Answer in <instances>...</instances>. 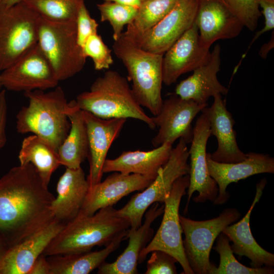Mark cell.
Instances as JSON below:
<instances>
[{"label":"cell","mask_w":274,"mask_h":274,"mask_svg":"<svg viewBox=\"0 0 274 274\" xmlns=\"http://www.w3.org/2000/svg\"><path fill=\"white\" fill-rule=\"evenodd\" d=\"M30 163L11 168L0 178V234L9 249L54 218V199Z\"/></svg>","instance_id":"1"},{"label":"cell","mask_w":274,"mask_h":274,"mask_svg":"<svg viewBox=\"0 0 274 274\" xmlns=\"http://www.w3.org/2000/svg\"><path fill=\"white\" fill-rule=\"evenodd\" d=\"M130 225L120 217L113 206L98 210L92 215L78 214L65 224L43 254L45 256L91 251L95 246H107L126 234Z\"/></svg>","instance_id":"2"},{"label":"cell","mask_w":274,"mask_h":274,"mask_svg":"<svg viewBox=\"0 0 274 274\" xmlns=\"http://www.w3.org/2000/svg\"><path fill=\"white\" fill-rule=\"evenodd\" d=\"M24 95L28 104L16 115L17 132L37 135L58 153L70 129L68 115L73 100L67 102L60 86L47 92L40 90L25 92Z\"/></svg>","instance_id":"3"},{"label":"cell","mask_w":274,"mask_h":274,"mask_svg":"<svg viewBox=\"0 0 274 274\" xmlns=\"http://www.w3.org/2000/svg\"><path fill=\"white\" fill-rule=\"evenodd\" d=\"M75 100L80 110L99 118H131L152 129L156 128L152 117L135 99L126 78L116 71H107L97 78L89 90L78 94Z\"/></svg>","instance_id":"4"},{"label":"cell","mask_w":274,"mask_h":274,"mask_svg":"<svg viewBox=\"0 0 274 274\" xmlns=\"http://www.w3.org/2000/svg\"><path fill=\"white\" fill-rule=\"evenodd\" d=\"M113 50L125 66L131 91L139 104L157 115L163 102L161 96L163 55L145 51L124 33L114 41Z\"/></svg>","instance_id":"5"},{"label":"cell","mask_w":274,"mask_h":274,"mask_svg":"<svg viewBox=\"0 0 274 274\" xmlns=\"http://www.w3.org/2000/svg\"><path fill=\"white\" fill-rule=\"evenodd\" d=\"M38 44L59 82L83 68L86 58L77 38L76 21H56L40 16Z\"/></svg>","instance_id":"6"},{"label":"cell","mask_w":274,"mask_h":274,"mask_svg":"<svg viewBox=\"0 0 274 274\" xmlns=\"http://www.w3.org/2000/svg\"><path fill=\"white\" fill-rule=\"evenodd\" d=\"M188 158L187 143L180 138L176 147L172 148L168 161L160 169L153 181L141 192L133 195L123 207L117 210L118 216L129 221L130 228H138L148 209L155 202L164 203L175 181L189 174Z\"/></svg>","instance_id":"7"},{"label":"cell","mask_w":274,"mask_h":274,"mask_svg":"<svg viewBox=\"0 0 274 274\" xmlns=\"http://www.w3.org/2000/svg\"><path fill=\"white\" fill-rule=\"evenodd\" d=\"M40 16L22 2L0 8V71L38 44Z\"/></svg>","instance_id":"8"},{"label":"cell","mask_w":274,"mask_h":274,"mask_svg":"<svg viewBox=\"0 0 274 274\" xmlns=\"http://www.w3.org/2000/svg\"><path fill=\"white\" fill-rule=\"evenodd\" d=\"M240 217V213L235 208H227L217 217L203 221H195L179 216L185 235L183 240L184 252L194 273H210L215 266L210 261L214 241L226 226Z\"/></svg>","instance_id":"9"},{"label":"cell","mask_w":274,"mask_h":274,"mask_svg":"<svg viewBox=\"0 0 274 274\" xmlns=\"http://www.w3.org/2000/svg\"><path fill=\"white\" fill-rule=\"evenodd\" d=\"M189 177L179 178L173 184L164 202L163 216L160 226L150 242L141 251L138 263L143 262L154 250H161L173 256L181 265L184 274H194L186 257L183 245L182 227L179 220V207L182 197L186 194Z\"/></svg>","instance_id":"10"},{"label":"cell","mask_w":274,"mask_h":274,"mask_svg":"<svg viewBox=\"0 0 274 274\" xmlns=\"http://www.w3.org/2000/svg\"><path fill=\"white\" fill-rule=\"evenodd\" d=\"M0 80L6 89L24 92L54 88L59 83L38 44L3 70Z\"/></svg>","instance_id":"11"},{"label":"cell","mask_w":274,"mask_h":274,"mask_svg":"<svg viewBox=\"0 0 274 274\" xmlns=\"http://www.w3.org/2000/svg\"><path fill=\"white\" fill-rule=\"evenodd\" d=\"M193 128V138L188 150L190 158L189 185L187 191V201L184 213L188 211L190 199L195 191L198 195L194 197L196 203L213 202L218 194V187L215 181L209 175L207 163V145L211 135L207 113L203 110Z\"/></svg>","instance_id":"12"},{"label":"cell","mask_w":274,"mask_h":274,"mask_svg":"<svg viewBox=\"0 0 274 274\" xmlns=\"http://www.w3.org/2000/svg\"><path fill=\"white\" fill-rule=\"evenodd\" d=\"M197 7V0H177L173 9L154 27L141 35L127 37L145 51L163 55L194 22Z\"/></svg>","instance_id":"13"},{"label":"cell","mask_w":274,"mask_h":274,"mask_svg":"<svg viewBox=\"0 0 274 274\" xmlns=\"http://www.w3.org/2000/svg\"><path fill=\"white\" fill-rule=\"evenodd\" d=\"M207 104H199L192 100L185 99L174 94L163 100L159 113L152 117L159 128L156 135L152 139L154 147L165 143L171 144L182 138L187 144L193 138L192 122L195 117L207 107Z\"/></svg>","instance_id":"14"},{"label":"cell","mask_w":274,"mask_h":274,"mask_svg":"<svg viewBox=\"0 0 274 274\" xmlns=\"http://www.w3.org/2000/svg\"><path fill=\"white\" fill-rule=\"evenodd\" d=\"M209 48L200 43L195 22L163 54V83L169 86L185 73L203 64L210 56Z\"/></svg>","instance_id":"15"},{"label":"cell","mask_w":274,"mask_h":274,"mask_svg":"<svg viewBox=\"0 0 274 274\" xmlns=\"http://www.w3.org/2000/svg\"><path fill=\"white\" fill-rule=\"evenodd\" d=\"M195 22L201 44L209 49L219 40L237 37L244 27L224 0H197Z\"/></svg>","instance_id":"16"},{"label":"cell","mask_w":274,"mask_h":274,"mask_svg":"<svg viewBox=\"0 0 274 274\" xmlns=\"http://www.w3.org/2000/svg\"><path fill=\"white\" fill-rule=\"evenodd\" d=\"M87 131L89 163L87 180L89 187L101 181L102 167L108 152L118 137L126 121V118L103 119L82 110Z\"/></svg>","instance_id":"17"},{"label":"cell","mask_w":274,"mask_h":274,"mask_svg":"<svg viewBox=\"0 0 274 274\" xmlns=\"http://www.w3.org/2000/svg\"><path fill=\"white\" fill-rule=\"evenodd\" d=\"M155 178L115 172L104 181L89 187L79 214L92 215L101 208L113 206L130 193L144 190Z\"/></svg>","instance_id":"18"},{"label":"cell","mask_w":274,"mask_h":274,"mask_svg":"<svg viewBox=\"0 0 274 274\" xmlns=\"http://www.w3.org/2000/svg\"><path fill=\"white\" fill-rule=\"evenodd\" d=\"M246 158L236 163H222L213 160L207 153V163L210 176L218 187V194L213 201L216 205L226 203L230 195L226 188L230 183L237 182L251 176L274 173V158L269 154L249 152Z\"/></svg>","instance_id":"19"},{"label":"cell","mask_w":274,"mask_h":274,"mask_svg":"<svg viewBox=\"0 0 274 274\" xmlns=\"http://www.w3.org/2000/svg\"><path fill=\"white\" fill-rule=\"evenodd\" d=\"M65 225L54 218L40 230L10 248L0 264V274H28L35 261Z\"/></svg>","instance_id":"20"},{"label":"cell","mask_w":274,"mask_h":274,"mask_svg":"<svg viewBox=\"0 0 274 274\" xmlns=\"http://www.w3.org/2000/svg\"><path fill=\"white\" fill-rule=\"evenodd\" d=\"M213 97L212 106L203 108L208 117L211 135L215 136L218 142L217 150L212 154L209 153L210 157L215 161L222 163L243 161L247 155L238 147L232 114L227 110L221 94Z\"/></svg>","instance_id":"21"},{"label":"cell","mask_w":274,"mask_h":274,"mask_svg":"<svg viewBox=\"0 0 274 274\" xmlns=\"http://www.w3.org/2000/svg\"><path fill=\"white\" fill-rule=\"evenodd\" d=\"M221 65V47L217 44L203 64L193 71V74L176 87L175 94L185 99L199 104H207L209 98L217 94L226 95L228 89L217 78Z\"/></svg>","instance_id":"22"},{"label":"cell","mask_w":274,"mask_h":274,"mask_svg":"<svg viewBox=\"0 0 274 274\" xmlns=\"http://www.w3.org/2000/svg\"><path fill=\"white\" fill-rule=\"evenodd\" d=\"M164 203L152 204L145 215L144 223L137 229L129 228L127 233L128 244L123 252L112 263L105 261L98 267V274H136L139 257L141 251L153 236L152 223L160 216L164 210Z\"/></svg>","instance_id":"23"},{"label":"cell","mask_w":274,"mask_h":274,"mask_svg":"<svg viewBox=\"0 0 274 274\" xmlns=\"http://www.w3.org/2000/svg\"><path fill=\"white\" fill-rule=\"evenodd\" d=\"M266 183V180L264 178L257 184L255 198L245 216L236 223L226 226L222 231L232 242L230 247L233 253L248 257L251 260L252 267L254 268L274 265V255L257 243L250 227L251 212L261 198Z\"/></svg>","instance_id":"24"},{"label":"cell","mask_w":274,"mask_h":274,"mask_svg":"<svg viewBox=\"0 0 274 274\" xmlns=\"http://www.w3.org/2000/svg\"><path fill=\"white\" fill-rule=\"evenodd\" d=\"M89 188L81 167H66L57 182V196L51 206L54 217L65 224L74 219L83 205Z\"/></svg>","instance_id":"25"},{"label":"cell","mask_w":274,"mask_h":274,"mask_svg":"<svg viewBox=\"0 0 274 274\" xmlns=\"http://www.w3.org/2000/svg\"><path fill=\"white\" fill-rule=\"evenodd\" d=\"M172 148V144L165 143L150 151H124L116 158L106 159L103 173L116 172L156 178L168 161Z\"/></svg>","instance_id":"26"},{"label":"cell","mask_w":274,"mask_h":274,"mask_svg":"<svg viewBox=\"0 0 274 274\" xmlns=\"http://www.w3.org/2000/svg\"><path fill=\"white\" fill-rule=\"evenodd\" d=\"M126 239L127 234L122 235L99 251L50 256L47 259L50 274H88L103 263Z\"/></svg>","instance_id":"27"},{"label":"cell","mask_w":274,"mask_h":274,"mask_svg":"<svg viewBox=\"0 0 274 274\" xmlns=\"http://www.w3.org/2000/svg\"><path fill=\"white\" fill-rule=\"evenodd\" d=\"M71 127L69 132L60 146L58 155L60 164L70 168H77L88 158L89 152L87 127L82 110L73 100L68 113Z\"/></svg>","instance_id":"28"},{"label":"cell","mask_w":274,"mask_h":274,"mask_svg":"<svg viewBox=\"0 0 274 274\" xmlns=\"http://www.w3.org/2000/svg\"><path fill=\"white\" fill-rule=\"evenodd\" d=\"M18 159L20 165L31 164L47 186L53 173L61 165L58 153L46 142L35 134L23 139Z\"/></svg>","instance_id":"29"},{"label":"cell","mask_w":274,"mask_h":274,"mask_svg":"<svg viewBox=\"0 0 274 274\" xmlns=\"http://www.w3.org/2000/svg\"><path fill=\"white\" fill-rule=\"evenodd\" d=\"M177 0L142 1L135 18L124 34L132 38L145 33L160 22L174 7Z\"/></svg>","instance_id":"30"},{"label":"cell","mask_w":274,"mask_h":274,"mask_svg":"<svg viewBox=\"0 0 274 274\" xmlns=\"http://www.w3.org/2000/svg\"><path fill=\"white\" fill-rule=\"evenodd\" d=\"M85 0H22L29 8L47 19L56 21H76Z\"/></svg>","instance_id":"31"},{"label":"cell","mask_w":274,"mask_h":274,"mask_svg":"<svg viewBox=\"0 0 274 274\" xmlns=\"http://www.w3.org/2000/svg\"><path fill=\"white\" fill-rule=\"evenodd\" d=\"M217 244L214 249L219 254L218 267H214L209 274H272V267H249L239 263L233 255L229 238L222 232L217 236Z\"/></svg>","instance_id":"32"},{"label":"cell","mask_w":274,"mask_h":274,"mask_svg":"<svg viewBox=\"0 0 274 274\" xmlns=\"http://www.w3.org/2000/svg\"><path fill=\"white\" fill-rule=\"evenodd\" d=\"M97 7L100 13V21H108L111 24L114 41L120 38L124 25L133 20L138 9V7L108 2L98 4Z\"/></svg>","instance_id":"33"},{"label":"cell","mask_w":274,"mask_h":274,"mask_svg":"<svg viewBox=\"0 0 274 274\" xmlns=\"http://www.w3.org/2000/svg\"><path fill=\"white\" fill-rule=\"evenodd\" d=\"M84 56L91 58L96 70L109 69L114 63L111 50L102 41L101 37L97 33L89 36L83 47Z\"/></svg>","instance_id":"34"},{"label":"cell","mask_w":274,"mask_h":274,"mask_svg":"<svg viewBox=\"0 0 274 274\" xmlns=\"http://www.w3.org/2000/svg\"><path fill=\"white\" fill-rule=\"evenodd\" d=\"M244 27L255 30L261 15L258 0H224Z\"/></svg>","instance_id":"35"},{"label":"cell","mask_w":274,"mask_h":274,"mask_svg":"<svg viewBox=\"0 0 274 274\" xmlns=\"http://www.w3.org/2000/svg\"><path fill=\"white\" fill-rule=\"evenodd\" d=\"M147 263L145 274H176L177 260L168 253L161 251H152Z\"/></svg>","instance_id":"36"},{"label":"cell","mask_w":274,"mask_h":274,"mask_svg":"<svg viewBox=\"0 0 274 274\" xmlns=\"http://www.w3.org/2000/svg\"><path fill=\"white\" fill-rule=\"evenodd\" d=\"M78 43L82 48L91 35L97 33L98 24L92 18L85 4L81 7L76 19Z\"/></svg>","instance_id":"37"},{"label":"cell","mask_w":274,"mask_h":274,"mask_svg":"<svg viewBox=\"0 0 274 274\" xmlns=\"http://www.w3.org/2000/svg\"><path fill=\"white\" fill-rule=\"evenodd\" d=\"M259 7L264 17V26L259 31L256 32L251 41L247 50L243 55L238 65H240L251 46L262 34L272 30L274 28V0H258Z\"/></svg>","instance_id":"38"},{"label":"cell","mask_w":274,"mask_h":274,"mask_svg":"<svg viewBox=\"0 0 274 274\" xmlns=\"http://www.w3.org/2000/svg\"><path fill=\"white\" fill-rule=\"evenodd\" d=\"M8 105L5 89L0 91V150L7 142L6 125L7 121Z\"/></svg>","instance_id":"39"},{"label":"cell","mask_w":274,"mask_h":274,"mask_svg":"<svg viewBox=\"0 0 274 274\" xmlns=\"http://www.w3.org/2000/svg\"><path fill=\"white\" fill-rule=\"evenodd\" d=\"M28 274H50L49 264L45 255L41 254L36 259Z\"/></svg>","instance_id":"40"},{"label":"cell","mask_w":274,"mask_h":274,"mask_svg":"<svg viewBox=\"0 0 274 274\" xmlns=\"http://www.w3.org/2000/svg\"><path fill=\"white\" fill-rule=\"evenodd\" d=\"M274 35L273 31L270 40L267 43L264 44L261 48L259 54L263 58H265L270 50H271L274 46Z\"/></svg>","instance_id":"41"},{"label":"cell","mask_w":274,"mask_h":274,"mask_svg":"<svg viewBox=\"0 0 274 274\" xmlns=\"http://www.w3.org/2000/svg\"><path fill=\"white\" fill-rule=\"evenodd\" d=\"M104 2H113L122 5L139 7L141 0H102Z\"/></svg>","instance_id":"42"},{"label":"cell","mask_w":274,"mask_h":274,"mask_svg":"<svg viewBox=\"0 0 274 274\" xmlns=\"http://www.w3.org/2000/svg\"><path fill=\"white\" fill-rule=\"evenodd\" d=\"M8 250L6 243L0 234V264Z\"/></svg>","instance_id":"43"},{"label":"cell","mask_w":274,"mask_h":274,"mask_svg":"<svg viewBox=\"0 0 274 274\" xmlns=\"http://www.w3.org/2000/svg\"><path fill=\"white\" fill-rule=\"evenodd\" d=\"M21 1L22 0H2L0 3V8H8L21 2Z\"/></svg>","instance_id":"44"},{"label":"cell","mask_w":274,"mask_h":274,"mask_svg":"<svg viewBox=\"0 0 274 274\" xmlns=\"http://www.w3.org/2000/svg\"><path fill=\"white\" fill-rule=\"evenodd\" d=\"M2 87H3L2 85V84H1V80H0V90L2 88Z\"/></svg>","instance_id":"45"},{"label":"cell","mask_w":274,"mask_h":274,"mask_svg":"<svg viewBox=\"0 0 274 274\" xmlns=\"http://www.w3.org/2000/svg\"><path fill=\"white\" fill-rule=\"evenodd\" d=\"M146 1V0H141V2H142V1Z\"/></svg>","instance_id":"46"},{"label":"cell","mask_w":274,"mask_h":274,"mask_svg":"<svg viewBox=\"0 0 274 274\" xmlns=\"http://www.w3.org/2000/svg\"><path fill=\"white\" fill-rule=\"evenodd\" d=\"M2 0H0V3H1V2H2Z\"/></svg>","instance_id":"47"}]
</instances>
